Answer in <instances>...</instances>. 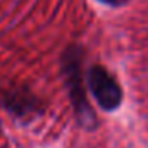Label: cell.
<instances>
[{
  "label": "cell",
  "instance_id": "obj_1",
  "mask_svg": "<svg viewBox=\"0 0 148 148\" xmlns=\"http://www.w3.org/2000/svg\"><path fill=\"white\" fill-rule=\"evenodd\" d=\"M83 59H84L83 48L79 45H69L66 48V52L62 53L60 66H62L67 93H69V98L73 103L76 119L84 127L93 129V127H97L98 121H97V115L86 97L84 76H83Z\"/></svg>",
  "mask_w": 148,
  "mask_h": 148
},
{
  "label": "cell",
  "instance_id": "obj_2",
  "mask_svg": "<svg viewBox=\"0 0 148 148\" xmlns=\"http://www.w3.org/2000/svg\"><path fill=\"white\" fill-rule=\"evenodd\" d=\"M0 107L19 121H33L45 112V102L26 84L0 88Z\"/></svg>",
  "mask_w": 148,
  "mask_h": 148
},
{
  "label": "cell",
  "instance_id": "obj_3",
  "mask_svg": "<svg viewBox=\"0 0 148 148\" xmlns=\"http://www.w3.org/2000/svg\"><path fill=\"white\" fill-rule=\"evenodd\" d=\"M86 86L103 110L114 112L121 107L124 97L122 88L107 67L100 64L91 66L86 73Z\"/></svg>",
  "mask_w": 148,
  "mask_h": 148
},
{
  "label": "cell",
  "instance_id": "obj_4",
  "mask_svg": "<svg viewBox=\"0 0 148 148\" xmlns=\"http://www.w3.org/2000/svg\"><path fill=\"white\" fill-rule=\"evenodd\" d=\"M98 2H102V3H105V5H110V7H122V5H126L129 0H98Z\"/></svg>",
  "mask_w": 148,
  "mask_h": 148
}]
</instances>
